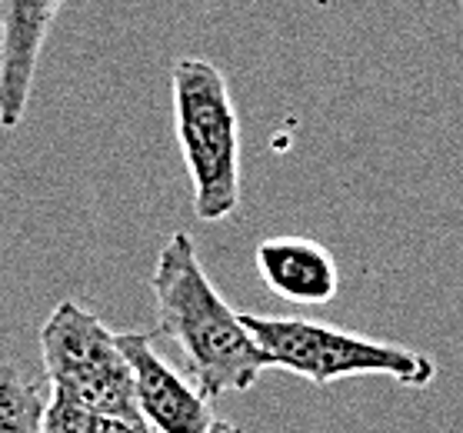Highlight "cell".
<instances>
[{"mask_svg":"<svg viewBox=\"0 0 463 433\" xmlns=\"http://www.w3.org/2000/svg\"><path fill=\"white\" fill-rule=\"evenodd\" d=\"M67 0H0V130L14 134L27 117L43 43Z\"/></svg>","mask_w":463,"mask_h":433,"instance_id":"obj_6","label":"cell"},{"mask_svg":"<svg viewBox=\"0 0 463 433\" xmlns=\"http://www.w3.org/2000/svg\"><path fill=\"white\" fill-rule=\"evenodd\" d=\"M260 350L270 357V367L287 370L314 387H326L347 377H390L401 387H430L437 377V363L427 353L370 340L350 330L326 327L307 317H260L243 314Z\"/></svg>","mask_w":463,"mask_h":433,"instance_id":"obj_3","label":"cell"},{"mask_svg":"<svg viewBox=\"0 0 463 433\" xmlns=\"http://www.w3.org/2000/svg\"><path fill=\"white\" fill-rule=\"evenodd\" d=\"M253 257L263 284L287 304L320 306L337 297L340 267L324 243L307 237H267Z\"/></svg>","mask_w":463,"mask_h":433,"instance_id":"obj_7","label":"cell"},{"mask_svg":"<svg viewBox=\"0 0 463 433\" xmlns=\"http://www.w3.org/2000/svg\"><path fill=\"white\" fill-rule=\"evenodd\" d=\"M203 433H243V430L241 427H233V423H227V420H213Z\"/></svg>","mask_w":463,"mask_h":433,"instance_id":"obj_11","label":"cell"},{"mask_svg":"<svg viewBox=\"0 0 463 433\" xmlns=\"http://www.w3.org/2000/svg\"><path fill=\"white\" fill-rule=\"evenodd\" d=\"M51 383L27 377L17 363L0 360V433H43Z\"/></svg>","mask_w":463,"mask_h":433,"instance_id":"obj_8","label":"cell"},{"mask_svg":"<svg viewBox=\"0 0 463 433\" xmlns=\"http://www.w3.org/2000/svg\"><path fill=\"white\" fill-rule=\"evenodd\" d=\"M100 427H104V413L61 391H51V400L43 410V433H100Z\"/></svg>","mask_w":463,"mask_h":433,"instance_id":"obj_9","label":"cell"},{"mask_svg":"<svg viewBox=\"0 0 463 433\" xmlns=\"http://www.w3.org/2000/svg\"><path fill=\"white\" fill-rule=\"evenodd\" d=\"M127 363L134 370L140 417L157 433H203L213 423L211 397L197 381H187L177 367L154 350V334H117Z\"/></svg>","mask_w":463,"mask_h":433,"instance_id":"obj_5","label":"cell"},{"mask_svg":"<svg viewBox=\"0 0 463 433\" xmlns=\"http://www.w3.org/2000/svg\"><path fill=\"white\" fill-rule=\"evenodd\" d=\"M150 290L157 304V334L177 344L211 400L250 391L260 373L274 370L243 314L211 284L187 231H174L160 247Z\"/></svg>","mask_w":463,"mask_h":433,"instance_id":"obj_1","label":"cell"},{"mask_svg":"<svg viewBox=\"0 0 463 433\" xmlns=\"http://www.w3.org/2000/svg\"><path fill=\"white\" fill-rule=\"evenodd\" d=\"M174 134L194 184V211L207 223L241 207V124L227 77L203 57H180L170 71Z\"/></svg>","mask_w":463,"mask_h":433,"instance_id":"obj_2","label":"cell"},{"mask_svg":"<svg viewBox=\"0 0 463 433\" xmlns=\"http://www.w3.org/2000/svg\"><path fill=\"white\" fill-rule=\"evenodd\" d=\"M100 433H157L147 420H127V417H104Z\"/></svg>","mask_w":463,"mask_h":433,"instance_id":"obj_10","label":"cell"},{"mask_svg":"<svg viewBox=\"0 0 463 433\" xmlns=\"http://www.w3.org/2000/svg\"><path fill=\"white\" fill-rule=\"evenodd\" d=\"M41 357L51 391L94 407L104 417L144 420L134 370L104 320L74 300H61L41 327Z\"/></svg>","mask_w":463,"mask_h":433,"instance_id":"obj_4","label":"cell"}]
</instances>
